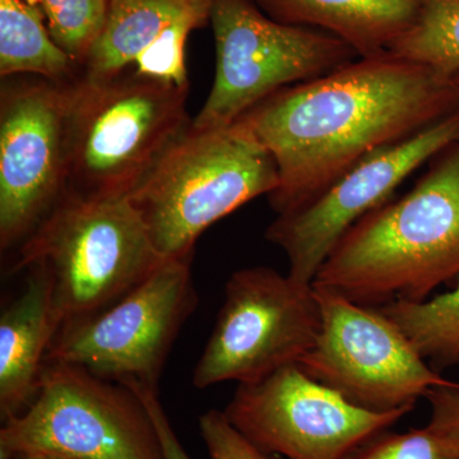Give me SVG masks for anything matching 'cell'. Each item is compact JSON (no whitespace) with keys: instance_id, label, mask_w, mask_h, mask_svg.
<instances>
[{"instance_id":"6da1fadb","label":"cell","mask_w":459,"mask_h":459,"mask_svg":"<svg viewBox=\"0 0 459 459\" xmlns=\"http://www.w3.org/2000/svg\"><path fill=\"white\" fill-rule=\"evenodd\" d=\"M459 108L452 78L385 51L263 100L240 119L279 171L268 195L277 214L316 198L377 151Z\"/></svg>"},{"instance_id":"7a4b0ae2","label":"cell","mask_w":459,"mask_h":459,"mask_svg":"<svg viewBox=\"0 0 459 459\" xmlns=\"http://www.w3.org/2000/svg\"><path fill=\"white\" fill-rule=\"evenodd\" d=\"M459 281V142L430 161L400 198L347 230L316 273L353 303H421Z\"/></svg>"},{"instance_id":"3957f363","label":"cell","mask_w":459,"mask_h":459,"mask_svg":"<svg viewBox=\"0 0 459 459\" xmlns=\"http://www.w3.org/2000/svg\"><path fill=\"white\" fill-rule=\"evenodd\" d=\"M267 150L240 122L189 128L128 195L164 258H192L199 237L247 202L279 188Z\"/></svg>"},{"instance_id":"277c9868","label":"cell","mask_w":459,"mask_h":459,"mask_svg":"<svg viewBox=\"0 0 459 459\" xmlns=\"http://www.w3.org/2000/svg\"><path fill=\"white\" fill-rule=\"evenodd\" d=\"M189 89L133 71L98 81L81 75L66 124L65 193L128 197L189 128Z\"/></svg>"},{"instance_id":"5b68a950","label":"cell","mask_w":459,"mask_h":459,"mask_svg":"<svg viewBox=\"0 0 459 459\" xmlns=\"http://www.w3.org/2000/svg\"><path fill=\"white\" fill-rule=\"evenodd\" d=\"M165 259L128 197L65 193L18 247L13 271L47 272L63 327L119 300Z\"/></svg>"},{"instance_id":"8992f818","label":"cell","mask_w":459,"mask_h":459,"mask_svg":"<svg viewBox=\"0 0 459 459\" xmlns=\"http://www.w3.org/2000/svg\"><path fill=\"white\" fill-rule=\"evenodd\" d=\"M20 453L164 459L152 418L132 388L60 362H47L31 404L0 430V459Z\"/></svg>"},{"instance_id":"52a82bcc","label":"cell","mask_w":459,"mask_h":459,"mask_svg":"<svg viewBox=\"0 0 459 459\" xmlns=\"http://www.w3.org/2000/svg\"><path fill=\"white\" fill-rule=\"evenodd\" d=\"M216 74L195 129L231 126L273 93L360 57L322 30L277 22L253 0H213Z\"/></svg>"},{"instance_id":"ba28073f","label":"cell","mask_w":459,"mask_h":459,"mask_svg":"<svg viewBox=\"0 0 459 459\" xmlns=\"http://www.w3.org/2000/svg\"><path fill=\"white\" fill-rule=\"evenodd\" d=\"M320 323L310 283L264 265L234 272L193 385L198 389L225 382L246 385L298 364L316 344Z\"/></svg>"},{"instance_id":"9c48e42d","label":"cell","mask_w":459,"mask_h":459,"mask_svg":"<svg viewBox=\"0 0 459 459\" xmlns=\"http://www.w3.org/2000/svg\"><path fill=\"white\" fill-rule=\"evenodd\" d=\"M314 286L319 336L298 362L312 379L373 412L415 409L435 386H458L422 358L403 331L377 307Z\"/></svg>"},{"instance_id":"30bf717a","label":"cell","mask_w":459,"mask_h":459,"mask_svg":"<svg viewBox=\"0 0 459 459\" xmlns=\"http://www.w3.org/2000/svg\"><path fill=\"white\" fill-rule=\"evenodd\" d=\"M190 259H165L119 300L63 325L47 362L74 365L122 385L157 388L180 329L198 305Z\"/></svg>"},{"instance_id":"8fae6325","label":"cell","mask_w":459,"mask_h":459,"mask_svg":"<svg viewBox=\"0 0 459 459\" xmlns=\"http://www.w3.org/2000/svg\"><path fill=\"white\" fill-rule=\"evenodd\" d=\"M75 81L56 83L33 75L2 80V252L20 247L65 195L66 124Z\"/></svg>"},{"instance_id":"7c38bea8","label":"cell","mask_w":459,"mask_h":459,"mask_svg":"<svg viewBox=\"0 0 459 459\" xmlns=\"http://www.w3.org/2000/svg\"><path fill=\"white\" fill-rule=\"evenodd\" d=\"M412 409L373 412L316 382L298 364L238 385L226 418L255 446L287 459H346Z\"/></svg>"},{"instance_id":"4fadbf2b","label":"cell","mask_w":459,"mask_h":459,"mask_svg":"<svg viewBox=\"0 0 459 459\" xmlns=\"http://www.w3.org/2000/svg\"><path fill=\"white\" fill-rule=\"evenodd\" d=\"M458 142L459 108L421 132L368 156L307 204L277 214L264 237L285 253L287 274L313 285L329 253L353 223L394 198L407 178Z\"/></svg>"},{"instance_id":"5bb4252c","label":"cell","mask_w":459,"mask_h":459,"mask_svg":"<svg viewBox=\"0 0 459 459\" xmlns=\"http://www.w3.org/2000/svg\"><path fill=\"white\" fill-rule=\"evenodd\" d=\"M213 0H108L104 27L82 77L107 80L133 71L170 80L186 71L189 35L210 22Z\"/></svg>"},{"instance_id":"9a60e30c","label":"cell","mask_w":459,"mask_h":459,"mask_svg":"<svg viewBox=\"0 0 459 459\" xmlns=\"http://www.w3.org/2000/svg\"><path fill=\"white\" fill-rule=\"evenodd\" d=\"M62 327L47 272L29 268L22 294L0 316V412L21 415L38 394L48 353Z\"/></svg>"},{"instance_id":"2e32d148","label":"cell","mask_w":459,"mask_h":459,"mask_svg":"<svg viewBox=\"0 0 459 459\" xmlns=\"http://www.w3.org/2000/svg\"><path fill=\"white\" fill-rule=\"evenodd\" d=\"M280 23L312 27L346 42L360 57L391 50L418 22L425 0H253Z\"/></svg>"},{"instance_id":"e0dca14e","label":"cell","mask_w":459,"mask_h":459,"mask_svg":"<svg viewBox=\"0 0 459 459\" xmlns=\"http://www.w3.org/2000/svg\"><path fill=\"white\" fill-rule=\"evenodd\" d=\"M17 75L71 83L82 68L51 38L40 7L0 0V77Z\"/></svg>"},{"instance_id":"ac0fdd59","label":"cell","mask_w":459,"mask_h":459,"mask_svg":"<svg viewBox=\"0 0 459 459\" xmlns=\"http://www.w3.org/2000/svg\"><path fill=\"white\" fill-rule=\"evenodd\" d=\"M377 309L394 320L433 369L459 367V281L451 291L421 303L395 301Z\"/></svg>"},{"instance_id":"d6986e66","label":"cell","mask_w":459,"mask_h":459,"mask_svg":"<svg viewBox=\"0 0 459 459\" xmlns=\"http://www.w3.org/2000/svg\"><path fill=\"white\" fill-rule=\"evenodd\" d=\"M391 53L452 78L459 72V0H425L418 22Z\"/></svg>"},{"instance_id":"ffe728a7","label":"cell","mask_w":459,"mask_h":459,"mask_svg":"<svg viewBox=\"0 0 459 459\" xmlns=\"http://www.w3.org/2000/svg\"><path fill=\"white\" fill-rule=\"evenodd\" d=\"M108 2L40 0L51 38L81 68L104 27Z\"/></svg>"},{"instance_id":"44dd1931","label":"cell","mask_w":459,"mask_h":459,"mask_svg":"<svg viewBox=\"0 0 459 459\" xmlns=\"http://www.w3.org/2000/svg\"><path fill=\"white\" fill-rule=\"evenodd\" d=\"M346 459H459V433L429 427L374 434Z\"/></svg>"},{"instance_id":"7402d4cb","label":"cell","mask_w":459,"mask_h":459,"mask_svg":"<svg viewBox=\"0 0 459 459\" xmlns=\"http://www.w3.org/2000/svg\"><path fill=\"white\" fill-rule=\"evenodd\" d=\"M199 431L211 459H280L244 437L223 411L210 410L199 418Z\"/></svg>"},{"instance_id":"603a6c76","label":"cell","mask_w":459,"mask_h":459,"mask_svg":"<svg viewBox=\"0 0 459 459\" xmlns=\"http://www.w3.org/2000/svg\"><path fill=\"white\" fill-rule=\"evenodd\" d=\"M124 385L132 388L138 397L143 402L144 406L152 418L155 424L157 435H159L160 443H161L162 458L164 459H192L188 453L183 448L174 429H172L170 421L161 402L159 400V389L141 385L137 382L123 383Z\"/></svg>"},{"instance_id":"cb8c5ba5","label":"cell","mask_w":459,"mask_h":459,"mask_svg":"<svg viewBox=\"0 0 459 459\" xmlns=\"http://www.w3.org/2000/svg\"><path fill=\"white\" fill-rule=\"evenodd\" d=\"M425 398L431 407L429 427L459 433V385L435 386Z\"/></svg>"},{"instance_id":"d4e9b609","label":"cell","mask_w":459,"mask_h":459,"mask_svg":"<svg viewBox=\"0 0 459 459\" xmlns=\"http://www.w3.org/2000/svg\"><path fill=\"white\" fill-rule=\"evenodd\" d=\"M12 459H74L63 457V455H49V453H20Z\"/></svg>"},{"instance_id":"484cf974","label":"cell","mask_w":459,"mask_h":459,"mask_svg":"<svg viewBox=\"0 0 459 459\" xmlns=\"http://www.w3.org/2000/svg\"><path fill=\"white\" fill-rule=\"evenodd\" d=\"M21 2L32 5V7H40V0H21Z\"/></svg>"},{"instance_id":"4316f807","label":"cell","mask_w":459,"mask_h":459,"mask_svg":"<svg viewBox=\"0 0 459 459\" xmlns=\"http://www.w3.org/2000/svg\"><path fill=\"white\" fill-rule=\"evenodd\" d=\"M452 81H453V83H455V89H457L458 93H459V72H458V74H455V75H453Z\"/></svg>"}]
</instances>
